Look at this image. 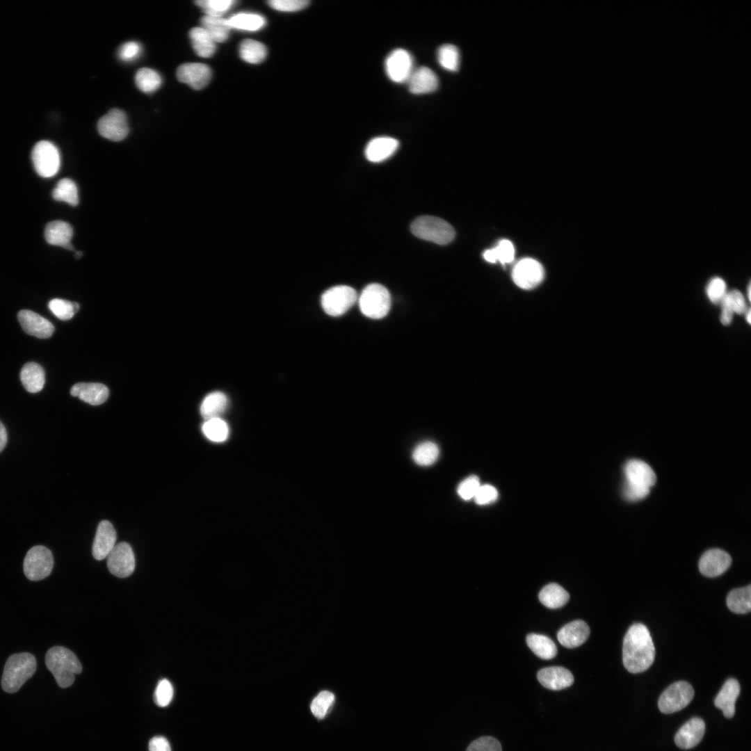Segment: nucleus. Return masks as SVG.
<instances>
[{
	"label": "nucleus",
	"instance_id": "nucleus-16",
	"mask_svg": "<svg viewBox=\"0 0 751 751\" xmlns=\"http://www.w3.org/2000/svg\"><path fill=\"white\" fill-rule=\"evenodd\" d=\"M17 318L25 332L38 338H49L54 331V326L49 321L33 311H19Z\"/></svg>",
	"mask_w": 751,
	"mask_h": 751
},
{
	"label": "nucleus",
	"instance_id": "nucleus-51",
	"mask_svg": "<svg viewBox=\"0 0 751 751\" xmlns=\"http://www.w3.org/2000/svg\"><path fill=\"white\" fill-rule=\"evenodd\" d=\"M268 5L275 10L284 12H293L304 9L309 1L307 0H271Z\"/></svg>",
	"mask_w": 751,
	"mask_h": 751
},
{
	"label": "nucleus",
	"instance_id": "nucleus-41",
	"mask_svg": "<svg viewBox=\"0 0 751 751\" xmlns=\"http://www.w3.org/2000/svg\"><path fill=\"white\" fill-rule=\"evenodd\" d=\"M437 60L440 65L446 70L455 72L460 65L459 50L453 45H443L437 50Z\"/></svg>",
	"mask_w": 751,
	"mask_h": 751
},
{
	"label": "nucleus",
	"instance_id": "nucleus-2",
	"mask_svg": "<svg viewBox=\"0 0 751 751\" xmlns=\"http://www.w3.org/2000/svg\"><path fill=\"white\" fill-rule=\"evenodd\" d=\"M45 664L61 688L70 686L74 683V675L82 671L81 664L76 655L60 646L53 647L47 652Z\"/></svg>",
	"mask_w": 751,
	"mask_h": 751
},
{
	"label": "nucleus",
	"instance_id": "nucleus-7",
	"mask_svg": "<svg viewBox=\"0 0 751 751\" xmlns=\"http://www.w3.org/2000/svg\"><path fill=\"white\" fill-rule=\"evenodd\" d=\"M54 558L51 551L41 545L33 547L26 554L24 560V572L31 581L42 580L51 572Z\"/></svg>",
	"mask_w": 751,
	"mask_h": 751
},
{
	"label": "nucleus",
	"instance_id": "nucleus-44",
	"mask_svg": "<svg viewBox=\"0 0 751 751\" xmlns=\"http://www.w3.org/2000/svg\"><path fill=\"white\" fill-rule=\"evenodd\" d=\"M334 701V695L328 691L320 692L312 702L310 709L314 716L323 718Z\"/></svg>",
	"mask_w": 751,
	"mask_h": 751
},
{
	"label": "nucleus",
	"instance_id": "nucleus-48",
	"mask_svg": "<svg viewBox=\"0 0 751 751\" xmlns=\"http://www.w3.org/2000/svg\"><path fill=\"white\" fill-rule=\"evenodd\" d=\"M480 486L481 483L478 477L471 475L460 483L457 492L462 499L469 500L474 499Z\"/></svg>",
	"mask_w": 751,
	"mask_h": 751
},
{
	"label": "nucleus",
	"instance_id": "nucleus-6",
	"mask_svg": "<svg viewBox=\"0 0 751 751\" xmlns=\"http://www.w3.org/2000/svg\"><path fill=\"white\" fill-rule=\"evenodd\" d=\"M355 290L346 285H337L326 290L321 296V305L328 315L339 316L346 313L357 300Z\"/></svg>",
	"mask_w": 751,
	"mask_h": 751
},
{
	"label": "nucleus",
	"instance_id": "nucleus-15",
	"mask_svg": "<svg viewBox=\"0 0 751 751\" xmlns=\"http://www.w3.org/2000/svg\"><path fill=\"white\" fill-rule=\"evenodd\" d=\"M731 563L732 558L728 553L720 549H712L701 556L699 570L705 576L716 577L723 574Z\"/></svg>",
	"mask_w": 751,
	"mask_h": 751
},
{
	"label": "nucleus",
	"instance_id": "nucleus-36",
	"mask_svg": "<svg viewBox=\"0 0 751 751\" xmlns=\"http://www.w3.org/2000/svg\"><path fill=\"white\" fill-rule=\"evenodd\" d=\"M135 83L138 88L142 92L152 93L159 88L162 83V79L155 70L148 67H143L136 72Z\"/></svg>",
	"mask_w": 751,
	"mask_h": 751
},
{
	"label": "nucleus",
	"instance_id": "nucleus-58",
	"mask_svg": "<svg viewBox=\"0 0 751 751\" xmlns=\"http://www.w3.org/2000/svg\"><path fill=\"white\" fill-rule=\"evenodd\" d=\"M82 255H83V252L81 251H77L75 253L74 256H75L76 259H79V258H81L82 257Z\"/></svg>",
	"mask_w": 751,
	"mask_h": 751
},
{
	"label": "nucleus",
	"instance_id": "nucleus-9",
	"mask_svg": "<svg viewBox=\"0 0 751 751\" xmlns=\"http://www.w3.org/2000/svg\"><path fill=\"white\" fill-rule=\"evenodd\" d=\"M692 686L685 681L672 684L661 695L658 706L661 712L672 713L685 708L694 697Z\"/></svg>",
	"mask_w": 751,
	"mask_h": 751
},
{
	"label": "nucleus",
	"instance_id": "nucleus-5",
	"mask_svg": "<svg viewBox=\"0 0 751 751\" xmlns=\"http://www.w3.org/2000/svg\"><path fill=\"white\" fill-rule=\"evenodd\" d=\"M357 300L362 313L371 318H382L390 309L389 292L380 284L372 283L367 285Z\"/></svg>",
	"mask_w": 751,
	"mask_h": 751
},
{
	"label": "nucleus",
	"instance_id": "nucleus-47",
	"mask_svg": "<svg viewBox=\"0 0 751 751\" xmlns=\"http://www.w3.org/2000/svg\"><path fill=\"white\" fill-rule=\"evenodd\" d=\"M466 751H502L500 742L493 736H485L472 741Z\"/></svg>",
	"mask_w": 751,
	"mask_h": 751
},
{
	"label": "nucleus",
	"instance_id": "nucleus-27",
	"mask_svg": "<svg viewBox=\"0 0 751 751\" xmlns=\"http://www.w3.org/2000/svg\"><path fill=\"white\" fill-rule=\"evenodd\" d=\"M20 380L26 391L37 393L42 389L45 385L44 369L35 362H28L20 371Z\"/></svg>",
	"mask_w": 751,
	"mask_h": 751
},
{
	"label": "nucleus",
	"instance_id": "nucleus-14",
	"mask_svg": "<svg viewBox=\"0 0 751 751\" xmlns=\"http://www.w3.org/2000/svg\"><path fill=\"white\" fill-rule=\"evenodd\" d=\"M177 79L195 90L204 88L211 78V70L207 65L200 63H186L179 66Z\"/></svg>",
	"mask_w": 751,
	"mask_h": 751
},
{
	"label": "nucleus",
	"instance_id": "nucleus-1",
	"mask_svg": "<svg viewBox=\"0 0 751 751\" xmlns=\"http://www.w3.org/2000/svg\"><path fill=\"white\" fill-rule=\"evenodd\" d=\"M655 658V647L651 634L645 625L636 623L627 631L622 646V660L631 673L647 670Z\"/></svg>",
	"mask_w": 751,
	"mask_h": 751
},
{
	"label": "nucleus",
	"instance_id": "nucleus-19",
	"mask_svg": "<svg viewBox=\"0 0 751 751\" xmlns=\"http://www.w3.org/2000/svg\"><path fill=\"white\" fill-rule=\"evenodd\" d=\"M539 682L546 688L560 691L574 683V677L567 669L560 666L544 668L537 674Z\"/></svg>",
	"mask_w": 751,
	"mask_h": 751
},
{
	"label": "nucleus",
	"instance_id": "nucleus-3",
	"mask_svg": "<svg viewBox=\"0 0 751 751\" xmlns=\"http://www.w3.org/2000/svg\"><path fill=\"white\" fill-rule=\"evenodd\" d=\"M36 670V660L30 653L23 652L10 656L6 662L1 686L4 691L13 693L31 677Z\"/></svg>",
	"mask_w": 751,
	"mask_h": 751
},
{
	"label": "nucleus",
	"instance_id": "nucleus-8",
	"mask_svg": "<svg viewBox=\"0 0 751 751\" xmlns=\"http://www.w3.org/2000/svg\"><path fill=\"white\" fill-rule=\"evenodd\" d=\"M31 158L36 172L42 177L54 176L60 168L59 152L57 147L48 140H41L35 145Z\"/></svg>",
	"mask_w": 751,
	"mask_h": 751
},
{
	"label": "nucleus",
	"instance_id": "nucleus-23",
	"mask_svg": "<svg viewBox=\"0 0 751 751\" xmlns=\"http://www.w3.org/2000/svg\"><path fill=\"white\" fill-rule=\"evenodd\" d=\"M70 394L90 405H98L107 400L109 391L101 383L79 382L72 386Z\"/></svg>",
	"mask_w": 751,
	"mask_h": 751
},
{
	"label": "nucleus",
	"instance_id": "nucleus-40",
	"mask_svg": "<svg viewBox=\"0 0 751 751\" xmlns=\"http://www.w3.org/2000/svg\"><path fill=\"white\" fill-rule=\"evenodd\" d=\"M439 453V450L436 444L433 442H424L415 447L412 453V458L419 465L428 466L437 460Z\"/></svg>",
	"mask_w": 751,
	"mask_h": 751
},
{
	"label": "nucleus",
	"instance_id": "nucleus-53",
	"mask_svg": "<svg viewBox=\"0 0 751 751\" xmlns=\"http://www.w3.org/2000/svg\"><path fill=\"white\" fill-rule=\"evenodd\" d=\"M649 491V488L638 487L625 483L623 487V496L628 501H636L646 497Z\"/></svg>",
	"mask_w": 751,
	"mask_h": 751
},
{
	"label": "nucleus",
	"instance_id": "nucleus-43",
	"mask_svg": "<svg viewBox=\"0 0 751 751\" xmlns=\"http://www.w3.org/2000/svg\"><path fill=\"white\" fill-rule=\"evenodd\" d=\"M200 7L205 15L221 17L235 1L232 0H198L195 2Z\"/></svg>",
	"mask_w": 751,
	"mask_h": 751
},
{
	"label": "nucleus",
	"instance_id": "nucleus-55",
	"mask_svg": "<svg viewBox=\"0 0 751 751\" xmlns=\"http://www.w3.org/2000/svg\"><path fill=\"white\" fill-rule=\"evenodd\" d=\"M720 322L724 325L731 323L733 316V311L731 307L724 301H721Z\"/></svg>",
	"mask_w": 751,
	"mask_h": 751
},
{
	"label": "nucleus",
	"instance_id": "nucleus-39",
	"mask_svg": "<svg viewBox=\"0 0 751 751\" xmlns=\"http://www.w3.org/2000/svg\"><path fill=\"white\" fill-rule=\"evenodd\" d=\"M202 430L204 435L214 442H224L229 435V427L221 418L206 420L202 426Z\"/></svg>",
	"mask_w": 751,
	"mask_h": 751
},
{
	"label": "nucleus",
	"instance_id": "nucleus-10",
	"mask_svg": "<svg viewBox=\"0 0 751 751\" xmlns=\"http://www.w3.org/2000/svg\"><path fill=\"white\" fill-rule=\"evenodd\" d=\"M99 134L112 141H120L128 134L129 127L125 113L118 108L110 110L98 121Z\"/></svg>",
	"mask_w": 751,
	"mask_h": 751
},
{
	"label": "nucleus",
	"instance_id": "nucleus-38",
	"mask_svg": "<svg viewBox=\"0 0 751 751\" xmlns=\"http://www.w3.org/2000/svg\"><path fill=\"white\" fill-rule=\"evenodd\" d=\"M514 256L513 245L507 239L500 241L495 248L487 250L483 253L484 259L491 263L499 261L501 264H508L513 260Z\"/></svg>",
	"mask_w": 751,
	"mask_h": 751
},
{
	"label": "nucleus",
	"instance_id": "nucleus-49",
	"mask_svg": "<svg viewBox=\"0 0 751 751\" xmlns=\"http://www.w3.org/2000/svg\"><path fill=\"white\" fill-rule=\"evenodd\" d=\"M722 301L725 302L738 314H745L748 307L743 294L738 290L727 292Z\"/></svg>",
	"mask_w": 751,
	"mask_h": 751
},
{
	"label": "nucleus",
	"instance_id": "nucleus-52",
	"mask_svg": "<svg viewBox=\"0 0 751 751\" xmlns=\"http://www.w3.org/2000/svg\"><path fill=\"white\" fill-rule=\"evenodd\" d=\"M498 495V491L494 486L488 484L481 485L474 499L478 505H486L495 501Z\"/></svg>",
	"mask_w": 751,
	"mask_h": 751
},
{
	"label": "nucleus",
	"instance_id": "nucleus-28",
	"mask_svg": "<svg viewBox=\"0 0 751 751\" xmlns=\"http://www.w3.org/2000/svg\"><path fill=\"white\" fill-rule=\"evenodd\" d=\"M227 403L228 399L224 393L221 391L210 393L201 403V415L205 421L213 418H220V417L227 409Z\"/></svg>",
	"mask_w": 751,
	"mask_h": 751
},
{
	"label": "nucleus",
	"instance_id": "nucleus-20",
	"mask_svg": "<svg viewBox=\"0 0 751 751\" xmlns=\"http://www.w3.org/2000/svg\"><path fill=\"white\" fill-rule=\"evenodd\" d=\"M705 732V724L702 719L694 717L686 722L675 736L676 745L681 749H690L697 745Z\"/></svg>",
	"mask_w": 751,
	"mask_h": 751
},
{
	"label": "nucleus",
	"instance_id": "nucleus-57",
	"mask_svg": "<svg viewBox=\"0 0 751 751\" xmlns=\"http://www.w3.org/2000/svg\"><path fill=\"white\" fill-rule=\"evenodd\" d=\"M746 320L748 323H750V309H748L745 312Z\"/></svg>",
	"mask_w": 751,
	"mask_h": 751
},
{
	"label": "nucleus",
	"instance_id": "nucleus-17",
	"mask_svg": "<svg viewBox=\"0 0 751 751\" xmlns=\"http://www.w3.org/2000/svg\"><path fill=\"white\" fill-rule=\"evenodd\" d=\"M625 483L642 487L653 486L656 476L651 467L640 460H630L624 465Z\"/></svg>",
	"mask_w": 751,
	"mask_h": 751
},
{
	"label": "nucleus",
	"instance_id": "nucleus-11",
	"mask_svg": "<svg viewBox=\"0 0 751 751\" xmlns=\"http://www.w3.org/2000/svg\"><path fill=\"white\" fill-rule=\"evenodd\" d=\"M110 572L120 578L130 576L135 568V557L131 547L125 542L116 544L107 556Z\"/></svg>",
	"mask_w": 751,
	"mask_h": 751
},
{
	"label": "nucleus",
	"instance_id": "nucleus-25",
	"mask_svg": "<svg viewBox=\"0 0 751 751\" xmlns=\"http://www.w3.org/2000/svg\"><path fill=\"white\" fill-rule=\"evenodd\" d=\"M741 692L738 681L729 678L726 680L722 688L717 694L715 700V706L721 709L724 716L732 718L735 713V703Z\"/></svg>",
	"mask_w": 751,
	"mask_h": 751
},
{
	"label": "nucleus",
	"instance_id": "nucleus-54",
	"mask_svg": "<svg viewBox=\"0 0 751 751\" xmlns=\"http://www.w3.org/2000/svg\"><path fill=\"white\" fill-rule=\"evenodd\" d=\"M149 751H171L168 741L163 736H154L149 743Z\"/></svg>",
	"mask_w": 751,
	"mask_h": 751
},
{
	"label": "nucleus",
	"instance_id": "nucleus-33",
	"mask_svg": "<svg viewBox=\"0 0 751 751\" xmlns=\"http://www.w3.org/2000/svg\"><path fill=\"white\" fill-rule=\"evenodd\" d=\"M727 606L733 613H748L751 610V586L731 590L727 597Z\"/></svg>",
	"mask_w": 751,
	"mask_h": 751
},
{
	"label": "nucleus",
	"instance_id": "nucleus-26",
	"mask_svg": "<svg viewBox=\"0 0 751 751\" xmlns=\"http://www.w3.org/2000/svg\"><path fill=\"white\" fill-rule=\"evenodd\" d=\"M72 235L73 229L71 225L61 220L49 223L45 230V237L49 244L60 246L69 250H74L71 243Z\"/></svg>",
	"mask_w": 751,
	"mask_h": 751
},
{
	"label": "nucleus",
	"instance_id": "nucleus-42",
	"mask_svg": "<svg viewBox=\"0 0 751 751\" xmlns=\"http://www.w3.org/2000/svg\"><path fill=\"white\" fill-rule=\"evenodd\" d=\"M49 308L57 318L67 321L78 312L79 305L75 302L54 298L49 301Z\"/></svg>",
	"mask_w": 751,
	"mask_h": 751
},
{
	"label": "nucleus",
	"instance_id": "nucleus-31",
	"mask_svg": "<svg viewBox=\"0 0 751 751\" xmlns=\"http://www.w3.org/2000/svg\"><path fill=\"white\" fill-rule=\"evenodd\" d=\"M200 24L216 43L223 42L227 40L231 27L227 19L204 15L200 19Z\"/></svg>",
	"mask_w": 751,
	"mask_h": 751
},
{
	"label": "nucleus",
	"instance_id": "nucleus-46",
	"mask_svg": "<svg viewBox=\"0 0 751 751\" xmlns=\"http://www.w3.org/2000/svg\"><path fill=\"white\" fill-rule=\"evenodd\" d=\"M726 293V284L720 277H713L708 283L706 294L713 304H720Z\"/></svg>",
	"mask_w": 751,
	"mask_h": 751
},
{
	"label": "nucleus",
	"instance_id": "nucleus-13",
	"mask_svg": "<svg viewBox=\"0 0 751 751\" xmlns=\"http://www.w3.org/2000/svg\"><path fill=\"white\" fill-rule=\"evenodd\" d=\"M388 77L396 83L407 81L413 72V60L410 54L403 49H396L387 56L385 63Z\"/></svg>",
	"mask_w": 751,
	"mask_h": 751
},
{
	"label": "nucleus",
	"instance_id": "nucleus-4",
	"mask_svg": "<svg viewBox=\"0 0 751 751\" xmlns=\"http://www.w3.org/2000/svg\"><path fill=\"white\" fill-rule=\"evenodd\" d=\"M411 232L419 239L439 245L449 243L455 235L453 227L449 223L431 216L416 218L411 225Z\"/></svg>",
	"mask_w": 751,
	"mask_h": 751
},
{
	"label": "nucleus",
	"instance_id": "nucleus-24",
	"mask_svg": "<svg viewBox=\"0 0 751 751\" xmlns=\"http://www.w3.org/2000/svg\"><path fill=\"white\" fill-rule=\"evenodd\" d=\"M398 141L389 136H380L371 140L366 148V159L374 163L380 162L390 157L398 149Z\"/></svg>",
	"mask_w": 751,
	"mask_h": 751
},
{
	"label": "nucleus",
	"instance_id": "nucleus-59",
	"mask_svg": "<svg viewBox=\"0 0 751 751\" xmlns=\"http://www.w3.org/2000/svg\"><path fill=\"white\" fill-rule=\"evenodd\" d=\"M748 298L750 300V284H749L748 288Z\"/></svg>",
	"mask_w": 751,
	"mask_h": 751
},
{
	"label": "nucleus",
	"instance_id": "nucleus-37",
	"mask_svg": "<svg viewBox=\"0 0 751 751\" xmlns=\"http://www.w3.org/2000/svg\"><path fill=\"white\" fill-rule=\"evenodd\" d=\"M52 197L57 201H62L71 206L79 204L78 188L76 184L70 179H60L52 191Z\"/></svg>",
	"mask_w": 751,
	"mask_h": 751
},
{
	"label": "nucleus",
	"instance_id": "nucleus-56",
	"mask_svg": "<svg viewBox=\"0 0 751 751\" xmlns=\"http://www.w3.org/2000/svg\"><path fill=\"white\" fill-rule=\"evenodd\" d=\"M7 442V433L3 423L0 421V452L4 449Z\"/></svg>",
	"mask_w": 751,
	"mask_h": 751
},
{
	"label": "nucleus",
	"instance_id": "nucleus-18",
	"mask_svg": "<svg viewBox=\"0 0 751 751\" xmlns=\"http://www.w3.org/2000/svg\"><path fill=\"white\" fill-rule=\"evenodd\" d=\"M116 532L112 524L107 520L102 521L98 525L92 545L93 557L97 560L107 558L116 544Z\"/></svg>",
	"mask_w": 751,
	"mask_h": 751
},
{
	"label": "nucleus",
	"instance_id": "nucleus-21",
	"mask_svg": "<svg viewBox=\"0 0 751 751\" xmlns=\"http://www.w3.org/2000/svg\"><path fill=\"white\" fill-rule=\"evenodd\" d=\"M590 629L583 620H577L563 626L557 633L558 642L567 648L581 645L588 639Z\"/></svg>",
	"mask_w": 751,
	"mask_h": 751
},
{
	"label": "nucleus",
	"instance_id": "nucleus-12",
	"mask_svg": "<svg viewBox=\"0 0 751 751\" xmlns=\"http://www.w3.org/2000/svg\"><path fill=\"white\" fill-rule=\"evenodd\" d=\"M544 270L542 264L532 258L521 259L512 270L514 282L520 288L531 289L544 279Z\"/></svg>",
	"mask_w": 751,
	"mask_h": 751
},
{
	"label": "nucleus",
	"instance_id": "nucleus-22",
	"mask_svg": "<svg viewBox=\"0 0 751 751\" xmlns=\"http://www.w3.org/2000/svg\"><path fill=\"white\" fill-rule=\"evenodd\" d=\"M407 83L412 93L419 95L432 92L437 90L439 80L431 69L420 67L413 70Z\"/></svg>",
	"mask_w": 751,
	"mask_h": 751
},
{
	"label": "nucleus",
	"instance_id": "nucleus-35",
	"mask_svg": "<svg viewBox=\"0 0 751 751\" xmlns=\"http://www.w3.org/2000/svg\"><path fill=\"white\" fill-rule=\"evenodd\" d=\"M267 54L266 47L261 42L247 39L239 46V55L245 62L257 64L262 62Z\"/></svg>",
	"mask_w": 751,
	"mask_h": 751
},
{
	"label": "nucleus",
	"instance_id": "nucleus-32",
	"mask_svg": "<svg viewBox=\"0 0 751 751\" xmlns=\"http://www.w3.org/2000/svg\"><path fill=\"white\" fill-rule=\"evenodd\" d=\"M526 643L532 652L540 659L549 660L557 654L556 645L546 636L530 633L526 636Z\"/></svg>",
	"mask_w": 751,
	"mask_h": 751
},
{
	"label": "nucleus",
	"instance_id": "nucleus-45",
	"mask_svg": "<svg viewBox=\"0 0 751 751\" xmlns=\"http://www.w3.org/2000/svg\"><path fill=\"white\" fill-rule=\"evenodd\" d=\"M173 697V687L171 683L166 679L159 681L154 693V700L159 706H167Z\"/></svg>",
	"mask_w": 751,
	"mask_h": 751
},
{
	"label": "nucleus",
	"instance_id": "nucleus-29",
	"mask_svg": "<svg viewBox=\"0 0 751 751\" xmlns=\"http://www.w3.org/2000/svg\"><path fill=\"white\" fill-rule=\"evenodd\" d=\"M189 37L197 55L202 58H209L213 55L216 49V42L202 27L191 29Z\"/></svg>",
	"mask_w": 751,
	"mask_h": 751
},
{
	"label": "nucleus",
	"instance_id": "nucleus-30",
	"mask_svg": "<svg viewBox=\"0 0 751 751\" xmlns=\"http://www.w3.org/2000/svg\"><path fill=\"white\" fill-rule=\"evenodd\" d=\"M568 592L560 585L551 583L545 586L539 593L540 602L549 608L563 606L569 600Z\"/></svg>",
	"mask_w": 751,
	"mask_h": 751
},
{
	"label": "nucleus",
	"instance_id": "nucleus-50",
	"mask_svg": "<svg viewBox=\"0 0 751 751\" xmlns=\"http://www.w3.org/2000/svg\"><path fill=\"white\" fill-rule=\"evenodd\" d=\"M142 52L140 44L130 41L122 44L118 51V58L123 62H132L139 58Z\"/></svg>",
	"mask_w": 751,
	"mask_h": 751
},
{
	"label": "nucleus",
	"instance_id": "nucleus-34",
	"mask_svg": "<svg viewBox=\"0 0 751 751\" xmlns=\"http://www.w3.org/2000/svg\"><path fill=\"white\" fill-rule=\"evenodd\" d=\"M227 21L231 29L248 31H258L266 23L265 18L260 15L245 13L235 14Z\"/></svg>",
	"mask_w": 751,
	"mask_h": 751
}]
</instances>
